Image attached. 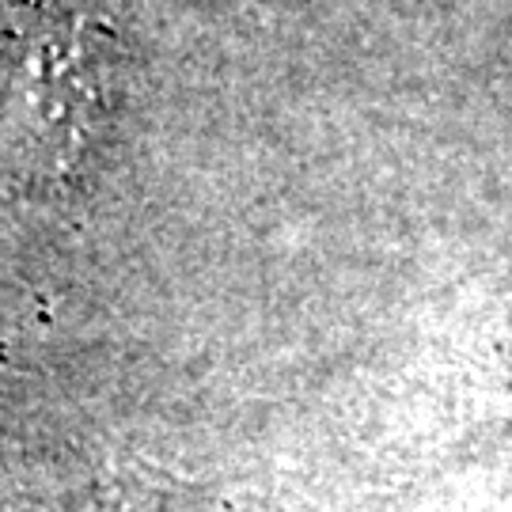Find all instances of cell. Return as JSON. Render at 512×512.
<instances>
[{"label":"cell","instance_id":"obj_1","mask_svg":"<svg viewBox=\"0 0 512 512\" xmlns=\"http://www.w3.org/2000/svg\"><path fill=\"white\" fill-rule=\"evenodd\" d=\"M114 103V42L84 16L38 19L12 65L0 156L27 186L69 183Z\"/></svg>","mask_w":512,"mask_h":512}]
</instances>
